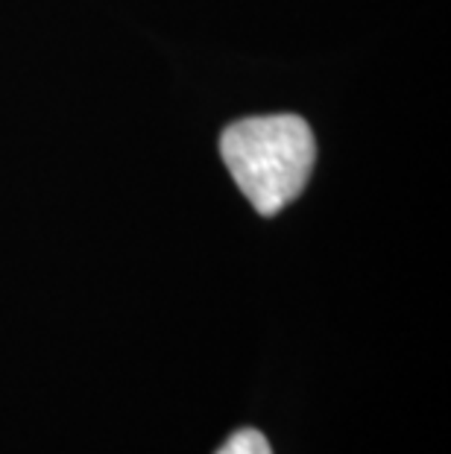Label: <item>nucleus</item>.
<instances>
[{
    "instance_id": "1",
    "label": "nucleus",
    "mask_w": 451,
    "mask_h": 454,
    "mask_svg": "<svg viewBox=\"0 0 451 454\" xmlns=\"http://www.w3.org/2000/svg\"><path fill=\"white\" fill-rule=\"evenodd\" d=\"M220 153L237 188L264 217L302 194L316 156L311 127L296 114L237 121L220 138Z\"/></svg>"
},
{
    "instance_id": "2",
    "label": "nucleus",
    "mask_w": 451,
    "mask_h": 454,
    "mask_svg": "<svg viewBox=\"0 0 451 454\" xmlns=\"http://www.w3.org/2000/svg\"><path fill=\"white\" fill-rule=\"evenodd\" d=\"M217 454H273V451H270V442H267V437L261 431L244 428V431L232 434Z\"/></svg>"
}]
</instances>
